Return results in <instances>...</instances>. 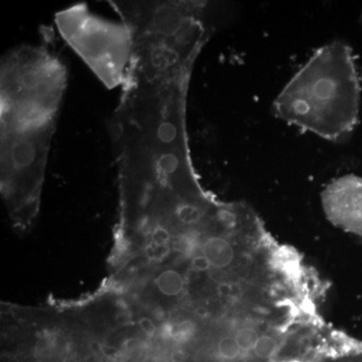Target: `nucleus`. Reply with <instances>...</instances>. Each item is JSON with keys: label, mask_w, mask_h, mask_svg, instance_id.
<instances>
[{"label": "nucleus", "mask_w": 362, "mask_h": 362, "mask_svg": "<svg viewBox=\"0 0 362 362\" xmlns=\"http://www.w3.org/2000/svg\"><path fill=\"white\" fill-rule=\"evenodd\" d=\"M218 350L220 356L228 361L237 358L242 351L235 338L230 337L221 338L218 344Z\"/></svg>", "instance_id": "obj_7"}, {"label": "nucleus", "mask_w": 362, "mask_h": 362, "mask_svg": "<svg viewBox=\"0 0 362 362\" xmlns=\"http://www.w3.org/2000/svg\"><path fill=\"white\" fill-rule=\"evenodd\" d=\"M62 37L108 89L123 86L133 56L127 26L90 13L85 4H74L54 16Z\"/></svg>", "instance_id": "obj_3"}, {"label": "nucleus", "mask_w": 362, "mask_h": 362, "mask_svg": "<svg viewBox=\"0 0 362 362\" xmlns=\"http://www.w3.org/2000/svg\"><path fill=\"white\" fill-rule=\"evenodd\" d=\"M202 254L216 269H225L233 263L235 251L228 240L221 237H211L204 243Z\"/></svg>", "instance_id": "obj_5"}, {"label": "nucleus", "mask_w": 362, "mask_h": 362, "mask_svg": "<svg viewBox=\"0 0 362 362\" xmlns=\"http://www.w3.org/2000/svg\"><path fill=\"white\" fill-rule=\"evenodd\" d=\"M211 264L209 263V259L204 254L197 255L192 259V270L197 272H206L211 268Z\"/></svg>", "instance_id": "obj_9"}, {"label": "nucleus", "mask_w": 362, "mask_h": 362, "mask_svg": "<svg viewBox=\"0 0 362 362\" xmlns=\"http://www.w3.org/2000/svg\"><path fill=\"white\" fill-rule=\"evenodd\" d=\"M359 106L361 82L354 57L339 42L318 49L275 102L281 118L330 140L352 132Z\"/></svg>", "instance_id": "obj_2"}, {"label": "nucleus", "mask_w": 362, "mask_h": 362, "mask_svg": "<svg viewBox=\"0 0 362 362\" xmlns=\"http://www.w3.org/2000/svg\"><path fill=\"white\" fill-rule=\"evenodd\" d=\"M332 209L345 225L362 233V180L349 176L333 188Z\"/></svg>", "instance_id": "obj_4"}, {"label": "nucleus", "mask_w": 362, "mask_h": 362, "mask_svg": "<svg viewBox=\"0 0 362 362\" xmlns=\"http://www.w3.org/2000/svg\"><path fill=\"white\" fill-rule=\"evenodd\" d=\"M277 349V340L275 338L264 335V337H259L252 351H254L255 356L259 358L268 359L275 354Z\"/></svg>", "instance_id": "obj_6"}, {"label": "nucleus", "mask_w": 362, "mask_h": 362, "mask_svg": "<svg viewBox=\"0 0 362 362\" xmlns=\"http://www.w3.org/2000/svg\"><path fill=\"white\" fill-rule=\"evenodd\" d=\"M68 68L47 40L4 54L0 65L1 195L13 228L28 232L40 207Z\"/></svg>", "instance_id": "obj_1"}, {"label": "nucleus", "mask_w": 362, "mask_h": 362, "mask_svg": "<svg viewBox=\"0 0 362 362\" xmlns=\"http://www.w3.org/2000/svg\"><path fill=\"white\" fill-rule=\"evenodd\" d=\"M218 293L221 297L223 298H228L232 296L233 295V288L232 286L228 284V283H221L220 285L218 286Z\"/></svg>", "instance_id": "obj_10"}, {"label": "nucleus", "mask_w": 362, "mask_h": 362, "mask_svg": "<svg viewBox=\"0 0 362 362\" xmlns=\"http://www.w3.org/2000/svg\"><path fill=\"white\" fill-rule=\"evenodd\" d=\"M235 338L243 351H249L254 349L259 337L256 330L247 327L240 329Z\"/></svg>", "instance_id": "obj_8"}]
</instances>
